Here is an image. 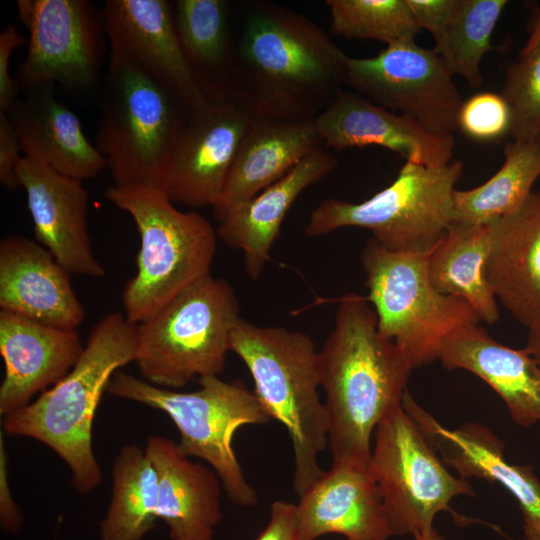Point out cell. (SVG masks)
<instances>
[{"mask_svg": "<svg viewBox=\"0 0 540 540\" xmlns=\"http://www.w3.org/2000/svg\"><path fill=\"white\" fill-rule=\"evenodd\" d=\"M349 57L304 15L250 1L232 33L230 99L253 117L311 120L346 84Z\"/></svg>", "mask_w": 540, "mask_h": 540, "instance_id": "obj_1", "label": "cell"}, {"mask_svg": "<svg viewBox=\"0 0 540 540\" xmlns=\"http://www.w3.org/2000/svg\"><path fill=\"white\" fill-rule=\"evenodd\" d=\"M319 369L332 465L369 467L372 433L402 404L413 367L379 333L365 296L348 293L340 299L334 327L319 350Z\"/></svg>", "mask_w": 540, "mask_h": 540, "instance_id": "obj_2", "label": "cell"}, {"mask_svg": "<svg viewBox=\"0 0 540 540\" xmlns=\"http://www.w3.org/2000/svg\"><path fill=\"white\" fill-rule=\"evenodd\" d=\"M138 325L111 312L92 328L73 368L25 407L3 417L4 433L28 437L53 450L69 467L74 489L87 494L102 481L92 443L104 391L120 368L135 361Z\"/></svg>", "mask_w": 540, "mask_h": 540, "instance_id": "obj_3", "label": "cell"}, {"mask_svg": "<svg viewBox=\"0 0 540 540\" xmlns=\"http://www.w3.org/2000/svg\"><path fill=\"white\" fill-rule=\"evenodd\" d=\"M230 351L248 368L264 408L289 433L293 489L301 497L325 473L318 460L328 444L327 414L319 396V351L304 332L242 318L232 332Z\"/></svg>", "mask_w": 540, "mask_h": 540, "instance_id": "obj_4", "label": "cell"}, {"mask_svg": "<svg viewBox=\"0 0 540 540\" xmlns=\"http://www.w3.org/2000/svg\"><path fill=\"white\" fill-rule=\"evenodd\" d=\"M104 196L132 217L139 233L137 271L121 296L123 314L139 324L211 274L217 231L201 214L177 209L159 188L114 184Z\"/></svg>", "mask_w": 540, "mask_h": 540, "instance_id": "obj_5", "label": "cell"}, {"mask_svg": "<svg viewBox=\"0 0 540 540\" xmlns=\"http://www.w3.org/2000/svg\"><path fill=\"white\" fill-rule=\"evenodd\" d=\"M198 382V390L180 392L154 386L119 370L107 391L164 412L178 429L180 449L213 468L234 504L253 506L258 496L243 474L233 450V436L244 425L265 424L273 419L242 380L229 382L210 375L198 378Z\"/></svg>", "mask_w": 540, "mask_h": 540, "instance_id": "obj_6", "label": "cell"}, {"mask_svg": "<svg viewBox=\"0 0 540 540\" xmlns=\"http://www.w3.org/2000/svg\"><path fill=\"white\" fill-rule=\"evenodd\" d=\"M190 112L163 83L110 51L95 146L114 184L159 188Z\"/></svg>", "mask_w": 540, "mask_h": 540, "instance_id": "obj_7", "label": "cell"}, {"mask_svg": "<svg viewBox=\"0 0 540 540\" xmlns=\"http://www.w3.org/2000/svg\"><path fill=\"white\" fill-rule=\"evenodd\" d=\"M240 317L232 286L212 274L137 324L135 363L141 378L161 388H182L223 371Z\"/></svg>", "mask_w": 540, "mask_h": 540, "instance_id": "obj_8", "label": "cell"}, {"mask_svg": "<svg viewBox=\"0 0 540 540\" xmlns=\"http://www.w3.org/2000/svg\"><path fill=\"white\" fill-rule=\"evenodd\" d=\"M462 172L461 161L440 167L406 162L388 187L363 202L322 201L311 212L304 233L320 237L360 227L386 249L429 254L453 223V193Z\"/></svg>", "mask_w": 540, "mask_h": 540, "instance_id": "obj_9", "label": "cell"}, {"mask_svg": "<svg viewBox=\"0 0 540 540\" xmlns=\"http://www.w3.org/2000/svg\"><path fill=\"white\" fill-rule=\"evenodd\" d=\"M427 259L428 254L386 249L372 238L360 256L378 331L407 355L413 369L437 360L447 335L480 322L464 300L432 287Z\"/></svg>", "mask_w": 540, "mask_h": 540, "instance_id": "obj_10", "label": "cell"}, {"mask_svg": "<svg viewBox=\"0 0 540 540\" xmlns=\"http://www.w3.org/2000/svg\"><path fill=\"white\" fill-rule=\"evenodd\" d=\"M369 472L393 536L430 531L439 512L451 511L453 498L475 494L464 478L448 470L402 404L375 430Z\"/></svg>", "mask_w": 540, "mask_h": 540, "instance_id": "obj_11", "label": "cell"}, {"mask_svg": "<svg viewBox=\"0 0 540 540\" xmlns=\"http://www.w3.org/2000/svg\"><path fill=\"white\" fill-rule=\"evenodd\" d=\"M29 32L15 81L28 90L59 84L72 92L93 90L100 78L107 33L102 10L88 0H18Z\"/></svg>", "mask_w": 540, "mask_h": 540, "instance_id": "obj_12", "label": "cell"}, {"mask_svg": "<svg viewBox=\"0 0 540 540\" xmlns=\"http://www.w3.org/2000/svg\"><path fill=\"white\" fill-rule=\"evenodd\" d=\"M452 77L434 48H422L409 39L387 45L374 57H349L346 84L429 131L452 134L463 102Z\"/></svg>", "mask_w": 540, "mask_h": 540, "instance_id": "obj_13", "label": "cell"}, {"mask_svg": "<svg viewBox=\"0 0 540 540\" xmlns=\"http://www.w3.org/2000/svg\"><path fill=\"white\" fill-rule=\"evenodd\" d=\"M252 119L234 99L191 111L171 148L159 189L173 203L216 207Z\"/></svg>", "mask_w": 540, "mask_h": 540, "instance_id": "obj_14", "label": "cell"}, {"mask_svg": "<svg viewBox=\"0 0 540 540\" xmlns=\"http://www.w3.org/2000/svg\"><path fill=\"white\" fill-rule=\"evenodd\" d=\"M102 12L110 51L159 80L191 111L210 104L184 56L172 4L166 0H107Z\"/></svg>", "mask_w": 540, "mask_h": 540, "instance_id": "obj_15", "label": "cell"}, {"mask_svg": "<svg viewBox=\"0 0 540 540\" xmlns=\"http://www.w3.org/2000/svg\"><path fill=\"white\" fill-rule=\"evenodd\" d=\"M26 193L34 237L72 275L102 278L106 271L92 249L89 194L83 181L23 156L17 167Z\"/></svg>", "mask_w": 540, "mask_h": 540, "instance_id": "obj_16", "label": "cell"}, {"mask_svg": "<svg viewBox=\"0 0 540 540\" xmlns=\"http://www.w3.org/2000/svg\"><path fill=\"white\" fill-rule=\"evenodd\" d=\"M314 122L326 148L341 151L378 145L406 162L427 167L450 163L455 146L453 134L429 131L407 115L344 89Z\"/></svg>", "mask_w": 540, "mask_h": 540, "instance_id": "obj_17", "label": "cell"}, {"mask_svg": "<svg viewBox=\"0 0 540 540\" xmlns=\"http://www.w3.org/2000/svg\"><path fill=\"white\" fill-rule=\"evenodd\" d=\"M83 349L77 330L0 310V354L4 362L1 416L25 407L37 393L57 384L77 363Z\"/></svg>", "mask_w": 540, "mask_h": 540, "instance_id": "obj_18", "label": "cell"}, {"mask_svg": "<svg viewBox=\"0 0 540 540\" xmlns=\"http://www.w3.org/2000/svg\"><path fill=\"white\" fill-rule=\"evenodd\" d=\"M71 276L37 241L10 235L0 242V310L76 330L86 314Z\"/></svg>", "mask_w": 540, "mask_h": 540, "instance_id": "obj_19", "label": "cell"}, {"mask_svg": "<svg viewBox=\"0 0 540 540\" xmlns=\"http://www.w3.org/2000/svg\"><path fill=\"white\" fill-rule=\"evenodd\" d=\"M299 540L340 534L346 540L392 537L383 500L369 467L332 465L296 504Z\"/></svg>", "mask_w": 540, "mask_h": 540, "instance_id": "obj_20", "label": "cell"}, {"mask_svg": "<svg viewBox=\"0 0 540 540\" xmlns=\"http://www.w3.org/2000/svg\"><path fill=\"white\" fill-rule=\"evenodd\" d=\"M402 406L446 466L464 479L476 477L501 484L517 499L524 522L540 525V481L529 465L505 460L504 445L492 431L475 423L446 428L419 406L408 390Z\"/></svg>", "mask_w": 540, "mask_h": 540, "instance_id": "obj_21", "label": "cell"}, {"mask_svg": "<svg viewBox=\"0 0 540 540\" xmlns=\"http://www.w3.org/2000/svg\"><path fill=\"white\" fill-rule=\"evenodd\" d=\"M490 229L487 282L518 322L528 330L540 327V192Z\"/></svg>", "mask_w": 540, "mask_h": 540, "instance_id": "obj_22", "label": "cell"}, {"mask_svg": "<svg viewBox=\"0 0 540 540\" xmlns=\"http://www.w3.org/2000/svg\"><path fill=\"white\" fill-rule=\"evenodd\" d=\"M55 85L26 90L6 112L22 154L80 181L107 167L103 155L86 137L78 116L55 95Z\"/></svg>", "mask_w": 540, "mask_h": 540, "instance_id": "obj_23", "label": "cell"}, {"mask_svg": "<svg viewBox=\"0 0 540 540\" xmlns=\"http://www.w3.org/2000/svg\"><path fill=\"white\" fill-rule=\"evenodd\" d=\"M437 360L467 370L488 384L521 426L540 422V365L524 349L493 339L479 324L460 327L441 342Z\"/></svg>", "mask_w": 540, "mask_h": 540, "instance_id": "obj_24", "label": "cell"}, {"mask_svg": "<svg viewBox=\"0 0 540 540\" xmlns=\"http://www.w3.org/2000/svg\"><path fill=\"white\" fill-rule=\"evenodd\" d=\"M337 164L329 150L319 149L250 201L215 217L219 223L217 235L227 247L242 251L245 272L251 280L262 274L282 222L295 200Z\"/></svg>", "mask_w": 540, "mask_h": 540, "instance_id": "obj_25", "label": "cell"}, {"mask_svg": "<svg viewBox=\"0 0 540 540\" xmlns=\"http://www.w3.org/2000/svg\"><path fill=\"white\" fill-rule=\"evenodd\" d=\"M144 449L158 477L157 519L167 525L170 539L214 540L222 520L217 474L167 437L149 436Z\"/></svg>", "mask_w": 540, "mask_h": 540, "instance_id": "obj_26", "label": "cell"}, {"mask_svg": "<svg viewBox=\"0 0 540 540\" xmlns=\"http://www.w3.org/2000/svg\"><path fill=\"white\" fill-rule=\"evenodd\" d=\"M322 148L314 119L253 117L214 207L215 217L250 201Z\"/></svg>", "mask_w": 540, "mask_h": 540, "instance_id": "obj_27", "label": "cell"}, {"mask_svg": "<svg viewBox=\"0 0 540 540\" xmlns=\"http://www.w3.org/2000/svg\"><path fill=\"white\" fill-rule=\"evenodd\" d=\"M186 61L209 103L230 99L231 4L225 0H177L172 4Z\"/></svg>", "mask_w": 540, "mask_h": 540, "instance_id": "obj_28", "label": "cell"}, {"mask_svg": "<svg viewBox=\"0 0 540 540\" xmlns=\"http://www.w3.org/2000/svg\"><path fill=\"white\" fill-rule=\"evenodd\" d=\"M490 233V224L452 223L428 254L427 275L436 291L464 300L480 321L493 325L500 314L484 274Z\"/></svg>", "mask_w": 540, "mask_h": 540, "instance_id": "obj_29", "label": "cell"}, {"mask_svg": "<svg viewBox=\"0 0 540 540\" xmlns=\"http://www.w3.org/2000/svg\"><path fill=\"white\" fill-rule=\"evenodd\" d=\"M504 162L486 182L453 193V223L487 225L518 208L533 193L540 177V142H508Z\"/></svg>", "mask_w": 540, "mask_h": 540, "instance_id": "obj_30", "label": "cell"}, {"mask_svg": "<svg viewBox=\"0 0 540 540\" xmlns=\"http://www.w3.org/2000/svg\"><path fill=\"white\" fill-rule=\"evenodd\" d=\"M158 477L145 449L121 447L112 468V494L100 540H142L157 519Z\"/></svg>", "mask_w": 540, "mask_h": 540, "instance_id": "obj_31", "label": "cell"}, {"mask_svg": "<svg viewBox=\"0 0 540 540\" xmlns=\"http://www.w3.org/2000/svg\"><path fill=\"white\" fill-rule=\"evenodd\" d=\"M508 3L507 0H458L450 20L435 39L434 50L450 72L463 77L472 88L482 85L480 64L484 55L495 49L491 36Z\"/></svg>", "mask_w": 540, "mask_h": 540, "instance_id": "obj_32", "label": "cell"}, {"mask_svg": "<svg viewBox=\"0 0 540 540\" xmlns=\"http://www.w3.org/2000/svg\"><path fill=\"white\" fill-rule=\"evenodd\" d=\"M330 30L347 39L387 45L415 39L421 31L406 0H328Z\"/></svg>", "mask_w": 540, "mask_h": 540, "instance_id": "obj_33", "label": "cell"}, {"mask_svg": "<svg viewBox=\"0 0 540 540\" xmlns=\"http://www.w3.org/2000/svg\"><path fill=\"white\" fill-rule=\"evenodd\" d=\"M501 95L510 108L513 140H536L540 136V42L520 52L509 65Z\"/></svg>", "mask_w": 540, "mask_h": 540, "instance_id": "obj_34", "label": "cell"}, {"mask_svg": "<svg viewBox=\"0 0 540 540\" xmlns=\"http://www.w3.org/2000/svg\"><path fill=\"white\" fill-rule=\"evenodd\" d=\"M510 124V108L501 94L481 92L462 102L458 128L472 139H498L509 133Z\"/></svg>", "mask_w": 540, "mask_h": 540, "instance_id": "obj_35", "label": "cell"}, {"mask_svg": "<svg viewBox=\"0 0 540 540\" xmlns=\"http://www.w3.org/2000/svg\"><path fill=\"white\" fill-rule=\"evenodd\" d=\"M25 43L15 25L6 26L0 33V111L7 112L16 101L18 84L10 75V60L15 49Z\"/></svg>", "mask_w": 540, "mask_h": 540, "instance_id": "obj_36", "label": "cell"}, {"mask_svg": "<svg viewBox=\"0 0 540 540\" xmlns=\"http://www.w3.org/2000/svg\"><path fill=\"white\" fill-rule=\"evenodd\" d=\"M18 136L6 112L0 111V182L8 190L20 188L17 167L23 157Z\"/></svg>", "mask_w": 540, "mask_h": 540, "instance_id": "obj_37", "label": "cell"}, {"mask_svg": "<svg viewBox=\"0 0 540 540\" xmlns=\"http://www.w3.org/2000/svg\"><path fill=\"white\" fill-rule=\"evenodd\" d=\"M420 27L429 31L434 40L440 36L450 20L458 0H406Z\"/></svg>", "mask_w": 540, "mask_h": 540, "instance_id": "obj_38", "label": "cell"}, {"mask_svg": "<svg viewBox=\"0 0 540 540\" xmlns=\"http://www.w3.org/2000/svg\"><path fill=\"white\" fill-rule=\"evenodd\" d=\"M24 524V517L13 498L8 480V459L4 431H0V526L7 533H18Z\"/></svg>", "mask_w": 540, "mask_h": 540, "instance_id": "obj_39", "label": "cell"}, {"mask_svg": "<svg viewBox=\"0 0 540 540\" xmlns=\"http://www.w3.org/2000/svg\"><path fill=\"white\" fill-rule=\"evenodd\" d=\"M256 540H299L296 504L273 502L268 524Z\"/></svg>", "mask_w": 540, "mask_h": 540, "instance_id": "obj_40", "label": "cell"}, {"mask_svg": "<svg viewBox=\"0 0 540 540\" xmlns=\"http://www.w3.org/2000/svg\"><path fill=\"white\" fill-rule=\"evenodd\" d=\"M525 349L540 365V327L528 330Z\"/></svg>", "mask_w": 540, "mask_h": 540, "instance_id": "obj_41", "label": "cell"}, {"mask_svg": "<svg viewBox=\"0 0 540 540\" xmlns=\"http://www.w3.org/2000/svg\"><path fill=\"white\" fill-rule=\"evenodd\" d=\"M540 42V11L538 12L536 19L533 23L530 31L529 39L522 48L521 52H526L535 47Z\"/></svg>", "mask_w": 540, "mask_h": 540, "instance_id": "obj_42", "label": "cell"}, {"mask_svg": "<svg viewBox=\"0 0 540 540\" xmlns=\"http://www.w3.org/2000/svg\"><path fill=\"white\" fill-rule=\"evenodd\" d=\"M525 540H540V525L524 522Z\"/></svg>", "mask_w": 540, "mask_h": 540, "instance_id": "obj_43", "label": "cell"}, {"mask_svg": "<svg viewBox=\"0 0 540 540\" xmlns=\"http://www.w3.org/2000/svg\"><path fill=\"white\" fill-rule=\"evenodd\" d=\"M415 540H444L433 528L430 531L414 535Z\"/></svg>", "mask_w": 540, "mask_h": 540, "instance_id": "obj_44", "label": "cell"}, {"mask_svg": "<svg viewBox=\"0 0 540 540\" xmlns=\"http://www.w3.org/2000/svg\"><path fill=\"white\" fill-rule=\"evenodd\" d=\"M536 140H538L540 142V136Z\"/></svg>", "mask_w": 540, "mask_h": 540, "instance_id": "obj_45", "label": "cell"}]
</instances>
